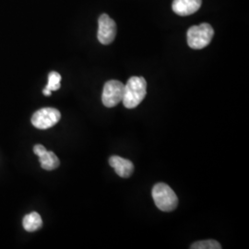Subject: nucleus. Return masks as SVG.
Returning <instances> with one entry per match:
<instances>
[{
  "label": "nucleus",
  "instance_id": "obj_1",
  "mask_svg": "<svg viewBox=\"0 0 249 249\" xmlns=\"http://www.w3.org/2000/svg\"><path fill=\"white\" fill-rule=\"evenodd\" d=\"M147 94V81L143 77L134 76L124 86L122 103L124 107L133 109L142 102Z\"/></svg>",
  "mask_w": 249,
  "mask_h": 249
},
{
  "label": "nucleus",
  "instance_id": "obj_2",
  "mask_svg": "<svg viewBox=\"0 0 249 249\" xmlns=\"http://www.w3.org/2000/svg\"><path fill=\"white\" fill-rule=\"evenodd\" d=\"M151 194L156 207L161 212L170 213L177 209L178 196L168 185L164 183L156 184L152 188Z\"/></svg>",
  "mask_w": 249,
  "mask_h": 249
},
{
  "label": "nucleus",
  "instance_id": "obj_3",
  "mask_svg": "<svg viewBox=\"0 0 249 249\" xmlns=\"http://www.w3.org/2000/svg\"><path fill=\"white\" fill-rule=\"evenodd\" d=\"M213 36V28L209 23L190 27L187 31V44L192 49H202L211 44Z\"/></svg>",
  "mask_w": 249,
  "mask_h": 249
},
{
  "label": "nucleus",
  "instance_id": "obj_4",
  "mask_svg": "<svg viewBox=\"0 0 249 249\" xmlns=\"http://www.w3.org/2000/svg\"><path fill=\"white\" fill-rule=\"evenodd\" d=\"M124 86V84L119 80H112L106 82L102 94L104 106L111 108L116 107L120 102H122Z\"/></svg>",
  "mask_w": 249,
  "mask_h": 249
},
{
  "label": "nucleus",
  "instance_id": "obj_5",
  "mask_svg": "<svg viewBox=\"0 0 249 249\" xmlns=\"http://www.w3.org/2000/svg\"><path fill=\"white\" fill-rule=\"evenodd\" d=\"M61 114L57 109L46 107L38 110L32 117V124L38 129H48L57 124Z\"/></svg>",
  "mask_w": 249,
  "mask_h": 249
},
{
  "label": "nucleus",
  "instance_id": "obj_6",
  "mask_svg": "<svg viewBox=\"0 0 249 249\" xmlns=\"http://www.w3.org/2000/svg\"><path fill=\"white\" fill-rule=\"evenodd\" d=\"M97 37L102 45H110L114 42L116 36V24L114 19L107 14H102L98 20Z\"/></svg>",
  "mask_w": 249,
  "mask_h": 249
},
{
  "label": "nucleus",
  "instance_id": "obj_7",
  "mask_svg": "<svg viewBox=\"0 0 249 249\" xmlns=\"http://www.w3.org/2000/svg\"><path fill=\"white\" fill-rule=\"evenodd\" d=\"M202 0H174L172 9L179 16H189L201 7Z\"/></svg>",
  "mask_w": 249,
  "mask_h": 249
},
{
  "label": "nucleus",
  "instance_id": "obj_8",
  "mask_svg": "<svg viewBox=\"0 0 249 249\" xmlns=\"http://www.w3.org/2000/svg\"><path fill=\"white\" fill-rule=\"evenodd\" d=\"M109 164L116 170L120 178H128L134 172V164L131 160H126L119 156H112L109 159Z\"/></svg>",
  "mask_w": 249,
  "mask_h": 249
},
{
  "label": "nucleus",
  "instance_id": "obj_9",
  "mask_svg": "<svg viewBox=\"0 0 249 249\" xmlns=\"http://www.w3.org/2000/svg\"><path fill=\"white\" fill-rule=\"evenodd\" d=\"M38 157H39V160H40L42 168L46 171L56 169L60 164L59 159L57 158V156L53 153V151H48L46 150L42 154H40Z\"/></svg>",
  "mask_w": 249,
  "mask_h": 249
},
{
  "label": "nucleus",
  "instance_id": "obj_10",
  "mask_svg": "<svg viewBox=\"0 0 249 249\" xmlns=\"http://www.w3.org/2000/svg\"><path fill=\"white\" fill-rule=\"evenodd\" d=\"M22 224L27 231H35L42 227L43 221L40 214L37 213H32L27 214L24 217Z\"/></svg>",
  "mask_w": 249,
  "mask_h": 249
},
{
  "label": "nucleus",
  "instance_id": "obj_11",
  "mask_svg": "<svg viewBox=\"0 0 249 249\" xmlns=\"http://www.w3.org/2000/svg\"><path fill=\"white\" fill-rule=\"evenodd\" d=\"M61 82V75L57 72L52 71L48 75V83L45 89H43V93L46 96H50L53 90L60 89Z\"/></svg>",
  "mask_w": 249,
  "mask_h": 249
},
{
  "label": "nucleus",
  "instance_id": "obj_12",
  "mask_svg": "<svg viewBox=\"0 0 249 249\" xmlns=\"http://www.w3.org/2000/svg\"><path fill=\"white\" fill-rule=\"evenodd\" d=\"M191 249H221L222 246L219 242L210 239V240L198 241L194 243L191 247Z\"/></svg>",
  "mask_w": 249,
  "mask_h": 249
},
{
  "label": "nucleus",
  "instance_id": "obj_13",
  "mask_svg": "<svg viewBox=\"0 0 249 249\" xmlns=\"http://www.w3.org/2000/svg\"><path fill=\"white\" fill-rule=\"evenodd\" d=\"M45 151H46V149L41 144H37V145L34 147V151H35V153H36L37 156H39L40 154H42Z\"/></svg>",
  "mask_w": 249,
  "mask_h": 249
}]
</instances>
